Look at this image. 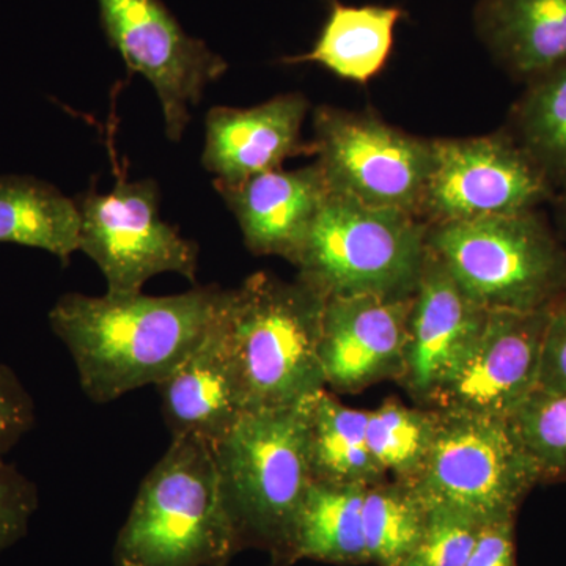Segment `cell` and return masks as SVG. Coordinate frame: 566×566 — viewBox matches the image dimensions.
Returning <instances> with one entry per match:
<instances>
[{"instance_id":"obj_1","label":"cell","mask_w":566,"mask_h":566,"mask_svg":"<svg viewBox=\"0 0 566 566\" xmlns=\"http://www.w3.org/2000/svg\"><path fill=\"white\" fill-rule=\"evenodd\" d=\"M226 294L216 285L174 296L69 293L48 319L73 357L84 394L106 405L172 374L200 344Z\"/></svg>"},{"instance_id":"obj_2","label":"cell","mask_w":566,"mask_h":566,"mask_svg":"<svg viewBox=\"0 0 566 566\" xmlns=\"http://www.w3.org/2000/svg\"><path fill=\"white\" fill-rule=\"evenodd\" d=\"M240 551L214 449L175 436L140 483L112 549L114 566H227Z\"/></svg>"},{"instance_id":"obj_3","label":"cell","mask_w":566,"mask_h":566,"mask_svg":"<svg viewBox=\"0 0 566 566\" xmlns=\"http://www.w3.org/2000/svg\"><path fill=\"white\" fill-rule=\"evenodd\" d=\"M326 297L260 271L230 289L229 342L245 412L303 405L326 389L319 338Z\"/></svg>"},{"instance_id":"obj_4","label":"cell","mask_w":566,"mask_h":566,"mask_svg":"<svg viewBox=\"0 0 566 566\" xmlns=\"http://www.w3.org/2000/svg\"><path fill=\"white\" fill-rule=\"evenodd\" d=\"M212 449L241 551L259 547L293 566L294 527L314 482L307 401L244 412Z\"/></svg>"},{"instance_id":"obj_5","label":"cell","mask_w":566,"mask_h":566,"mask_svg":"<svg viewBox=\"0 0 566 566\" xmlns=\"http://www.w3.org/2000/svg\"><path fill=\"white\" fill-rule=\"evenodd\" d=\"M430 226L417 216L327 193L294 266L297 281L329 297L412 296Z\"/></svg>"},{"instance_id":"obj_6","label":"cell","mask_w":566,"mask_h":566,"mask_svg":"<svg viewBox=\"0 0 566 566\" xmlns=\"http://www.w3.org/2000/svg\"><path fill=\"white\" fill-rule=\"evenodd\" d=\"M427 245L486 311H542L566 289V244L538 210L430 226Z\"/></svg>"},{"instance_id":"obj_7","label":"cell","mask_w":566,"mask_h":566,"mask_svg":"<svg viewBox=\"0 0 566 566\" xmlns=\"http://www.w3.org/2000/svg\"><path fill=\"white\" fill-rule=\"evenodd\" d=\"M536 485L509 419L452 411H439L433 449L411 483L428 509L452 510L479 524L516 520Z\"/></svg>"},{"instance_id":"obj_8","label":"cell","mask_w":566,"mask_h":566,"mask_svg":"<svg viewBox=\"0 0 566 566\" xmlns=\"http://www.w3.org/2000/svg\"><path fill=\"white\" fill-rule=\"evenodd\" d=\"M74 202L81 219L80 252L102 270L109 296L140 294L145 282L164 273L196 283L199 245L163 221L155 180L118 178L111 192L91 189Z\"/></svg>"},{"instance_id":"obj_9","label":"cell","mask_w":566,"mask_h":566,"mask_svg":"<svg viewBox=\"0 0 566 566\" xmlns=\"http://www.w3.org/2000/svg\"><path fill=\"white\" fill-rule=\"evenodd\" d=\"M314 133L316 164L331 192L419 218L433 172L434 140L331 106L315 111Z\"/></svg>"},{"instance_id":"obj_10","label":"cell","mask_w":566,"mask_h":566,"mask_svg":"<svg viewBox=\"0 0 566 566\" xmlns=\"http://www.w3.org/2000/svg\"><path fill=\"white\" fill-rule=\"evenodd\" d=\"M103 31L128 69L150 82L161 103L167 139L181 140L205 88L227 62L188 35L161 0H96Z\"/></svg>"},{"instance_id":"obj_11","label":"cell","mask_w":566,"mask_h":566,"mask_svg":"<svg viewBox=\"0 0 566 566\" xmlns=\"http://www.w3.org/2000/svg\"><path fill=\"white\" fill-rule=\"evenodd\" d=\"M434 150L420 212L431 226L535 211L557 197L512 134L434 140Z\"/></svg>"},{"instance_id":"obj_12","label":"cell","mask_w":566,"mask_h":566,"mask_svg":"<svg viewBox=\"0 0 566 566\" xmlns=\"http://www.w3.org/2000/svg\"><path fill=\"white\" fill-rule=\"evenodd\" d=\"M549 307L488 311L471 352L428 408L509 419L538 387Z\"/></svg>"},{"instance_id":"obj_13","label":"cell","mask_w":566,"mask_h":566,"mask_svg":"<svg viewBox=\"0 0 566 566\" xmlns=\"http://www.w3.org/2000/svg\"><path fill=\"white\" fill-rule=\"evenodd\" d=\"M488 311L476 304L428 249L408 322L398 385L419 406L431 405L482 333Z\"/></svg>"},{"instance_id":"obj_14","label":"cell","mask_w":566,"mask_h":566,"mask_svg":"<svg viewBox=\"0 0 566 566\" xmlns=\"http://www.w3.org/2000/svg\"><path fill=\"white\" fill-rule=\"evenodd\" d=\"M412 296L326 300L319 338L326 389L357 394L389 379L398 381Z\"/></svg>"},{"instance_id":"obj_15","label":"cell","mask_w":566,"mask_h":566,"mask_svg":"<svg viewBox=\"0 0 566 566\" xmlns=\"http://www.w3.org/2000/svg\"><path fill=\"white\" fill-rule=\"evenodd\" d=\"M230 289L200 344L159 382L163 419L175 436L218 446L244 415L243 397L230 349Z\"/></svg>"},{"instance_id":"obj_16","label":"cell","mask_w":566,"mask_h":566,"mask_svg":"<svg viewBox=\"0 0 566 566\" xmlns=\"http://www.w3.org/2000/svg\"><path fill=\"white\" fill-rule=\"evenodd\" d=\"M307 111L301 93H285L249 109L212 107L205 120L202 166L214 175L216 188L281 169L286 158L304 153L301 129Z\"/></svg>"},{"instance_id":"obj_17","label":"cell","mask_w":566,"mask_h":566,"mask_svg":"<svg viewBox=\"0 0 566 566\" xmlns=\"http://www.w3.org/2000/svg\"><path fill=\"white\" fill-rule=\"evenodd\" d=\"M216 189L237 218L249 251L293 264L329 193L316 163L303 169L270 170Z\"/></svg>"},{"instance_id":"obj_18","label":"cell","mask_w":566,"mask_h":566,"mask_svg":"<svg viewBox=\"0 0 566 566\" xmlns=\"http://www.w3.org/2000/svg\"><path fill=\"white\" fill-rule=\"evenodd\" d=\"M483 40L524 82L566 62V0H482Z\"/></svg>"},{"instance_id":"obj_19","label":"cell","mask_w":566,"mask_h":566,"mask_svg":"<svg viewBox=\"0 0 566 566\" xmlns=\"http://www.w3.org/2000/svg\"><path fill=\"white\" fill-rule=\"evenodd\" d=\"M364 485L314 480L294 527L290 562L368 564L364 536Z\"/></svg>"},{"instance_id":"obj_20","label":"cell","mask_w":566,"mask_h":566,"mask_svg":"<svg viewBox=\"0 0 566 566\" xmlns=\"http://www.w3.org/2000/svg\"><path fill=\"white\" fill-rule=\"evenodd\" d=\"M77 205L50 182L0 175V243L28 245L57 256L63 264L80 252Z\"/></svg>"},{"instance_id":"obj_21","label":"cell","mask_w":566,"mask_h":566,"mask_svg":"<svg viewBox=\"0 0 566 566\" xmlns=\"http://www.w3.org/2000/svg\"><path fill=\"white\" fill-rule=\"evenodd\" d=\"M401 14L403 11L397 7H349L334 2L315 46L289 62L318 63L342 80L364 84L386 65Z\"/></svg>"},{"instance_id":"obj_22","label":"cell","mask_w":566,"mask_h":566,"mask_svg":"<svg viewBox=\"0 0 566 566\" xmlns=\"http://www.w3.org/2000/svg\"><path fill=\"white\" fill-rule=\"evenodd\" d=\"M314 480L370 486L389 479L367 444L368 411L349 408L329 390L307 400Z\"/></svg>"},{"instance_id":"obj_23","label":"cell","mask_w":566,"mask_h":566,"mask_svg":"<svg viewBox=\"0 0 566 566\" xmlns=\"http://www.w3.org/2000/svg\"><path fill=\"white\" fill-rule=\"evenodd\" d=\"M510 134L539 167L556 196H566V62L527 82V91L513 111Z\"/></svg>"},{"instance_id":"obj_24","label":"cell","mask_w":566,"mask_h":566,"mask_svg":"<svg viewBox=\"0 0 566 566\" xmlns=\"http://www.w3.org/2000/svg\"><path fill=\"white\" fill-rule=\"evenodd\" d=\"M430 509L415 488L382 480L365 488L363 520L368 564L400 566L422 538Z\"/></svg>"},{"instance_id":"obj_25","label":"cell","mask_w":566,"mask_h":566,"mask_svg":"<svg viewBox=\"0 0 566 566\" xmlns=\"http://www.w3.org/2000/svg\"><path fill=\"white\" fill-rule=\"evenodd\" d=\"M438 428L436 409L389 398L368 411L365 433L371 457L387 476L411 485L427 463Z\"/></svg>"},{"instance_id":"obj_26","label":"cell","mask_w":566,"mask_h":566,"mask_svg":"<svg viewBox=\"0 0 566 566\" xmlns=\"http://www.w3.org/2000/svg\"><path fill=\"white\" fill-rule=\"evenodd\" d=\"M509 420L538 483H566V389L536 387Z\"/></svg>"},{"instance_id":"obj_27","label":"cell","mask_w":566,"mask_h":566,"mask_svg":"<svg viewBox=\"0 0 566 566\" xmlns=\"http://www.w3.org/2000/svg\"><path fill=\"white\" fill-rule=\"evenodd\" d=\"M482 524L446 509H430L427 527L400 566H465Z\"/></svg>"},{"instance_id":"obj_28","label":"cell","mask_w":566,"mask_h":566,"mask_svg":"<svg viewBox=\"0 0 566 566\" xmlns=\"http://www.w3.org/2000/svg\"><path fill=\"white\" fill-rule=\"evenodd\" d=\"M36 509L35 483L0 457V557L28 534Z\"/></svg>"},{"instance_id":"obj_29","label":"cell","mask_w":566,"mask_h":566,"mask_svg":"<svg viewBox=\"0 0 566 566\" xmlns=\"http://www.w3.org/2000/svg\"><path fill=\"white\" fill-rule=\"evenodd\" d=\"M35 424V403L9 365L0 364V457Z\"/></svg>"},{"instance_id":"obj_30","label":"cell","mask_w":566,"mask_h":566,"mask_svg":"<svg viewBox=\"0 0 566 566\" xmlns=\"http://www.w3.org/2000/svg\"><path fill=\"white\" fill-rule=\"evenodd\" d=\"M538 386L566 389V289L549 307Z\"/></svg>"},{"instance_id":"obj_31","label":"cell","mask_w":566,"mask_h":566,"mask_svg":"<svg viewBox=\"0 0 566 566\" xmlns=\"http://www.w3.org/2000/svg\"><path fill=\"white\" fill-rule=\"evenodd\" d=\"M465 566H516V520L482 524Z\"/></svg>"},{"instance_id":"obj_32","label":"cell","mask_w":566,"mask_h":566,"mask_svg":"<svg viewBox=\"0 0 566 566\" xmlns=\"http://www.w3.org/2000/svg\"><path fill=\"white\" fill-rule=\"evenodd\" d=\"M558 219H560L562 230H564V241L566 244V196L557 197Z\"/></svg>"},{"instance_id":"obj_33","label":"cell","mask_w":566,"mask_h":566,"mask_svg":"<svg viewBox=\"0 0 566 566\" xmlns=\"http://www.w3.org/2000/svg\"><path fill=\"white\" fill-rule=\"evenodd\" d=\"M271 566H286V565L279 564V562H271Z\"/></svg>"}]
</instances>
